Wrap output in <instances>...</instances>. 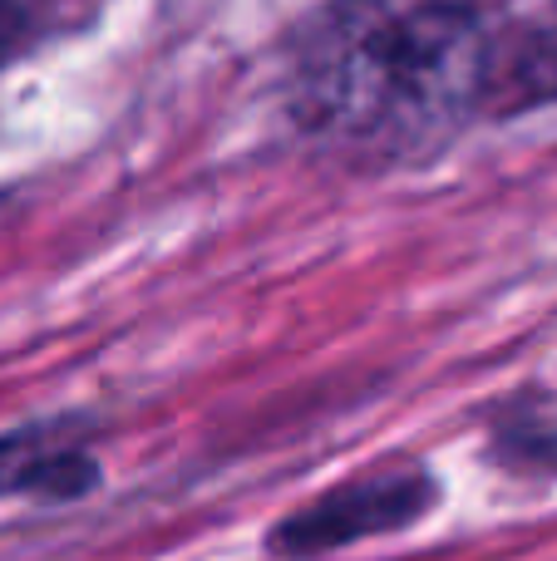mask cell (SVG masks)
Here are the masks:
<instances>
[{"label": "cell", "mask_w": 557, "mask_h": 561, "mask_svg": "<svg viewBox=\"0 0 557 561\" xmlns=\"http://www.w3.org/2000/svg\"><path fill=\"white\" fill-rule=\"evenodd\" d=\"M493 30L469 0H331L292 45L296 124L361 158L434 153L489 114Z\"/></svg>", "instance_id": "1"}, {"label": "cell", "mask_w": 557, "mask_h": 561, "mask_svg": "<svg viewBox=\"0 0 557 561\" xmlns=\"http://www.w3.org/2000/svg\"><path fill=\"white\" fill-rule=\"evenodd\" d=\"M434 503H440V483L420 463H380L272 523L266 552L282 561L331 557L355 542H371V537L410 533L414 523L434 513Z\"/></svg>", "instance_id": "2"}, {"label": "cell", "mask_w": 557, "mask_h": 561, "mask_svg": "<svg viewBox=\"0 0 557 561\" xmlns=\"http://www.w3.org/2000/svg\"><path fill=\"white\" fill-rule=\"evenodd\" d=\"M99 488V458L75 424H30L0 434V503H79Z\"/></svg>", "instance_id": "3"}, {"label": "cell", "mask_w": 557, "mask_h": 561, "mask_svg": "<svg viewBox=\"0 0 557 561\" xmlns=\"http://www.w3.org/2000/svg\"><path fill=\"white\" fill-rule=\"evenodd\" d=\"M548 99H557V0L493 30L489 59V114H523Z\"/></svg>", "instance_id": "4"}, {"label": "cell", "mask_w": 557, "mask_h": 561, "mask_svg": "<svg viewBox=\"0 0 557 561\" xmlns=\"http://www.w3.org/2000/svg\"><path fill=\"white\" fill-rule=\"evenodd\" d=\"M39 35L35 0H0V69L15 65Z\"/></svg>", "instance_id": "5"}]
</instances>
